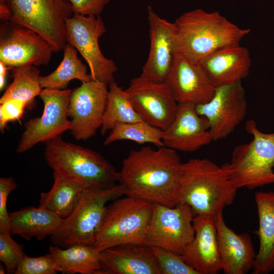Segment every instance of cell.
<instances>
[{"mask_svg": "<svg viewBox=\"0 0 274 274\" xmlns=\"http://www.w3.org/2000/svg\"><path fill=\"white\" fill-rule=\"evenodd\" d=\"M182 163L177 151L165 146L131 150L122 161L119 183L125 195L170 207L177 205V180Z\"/></svg>", "mask_w": 274, "mask_h": 274, "instance_id": "cell-1", "label": "cell"}, {"mask_svg": "<svg viewBox=\"0 0 274 274\" xmlns=\"http://www.w3.org/2000/svg\"><path fill=\"white\" fill-rule=\"evenodd\" d=\"M175 50L190 61L200 64L217 50L239 44L251 31L229 21L219 12L196 9L174 22Z\"/></svg>", "mask_w": 274, "mask_h": 274, "instance_id": "cell-2", "label": "cell"}, {"mask_svg": "<svg viewBox=\"0 0 274 274\" xmlns=\"http://www.w3.org/2000/svg\"><path fill=\"white\" fill-rule=\"evenodd\" d=\"M237 190L221 166L206 158L191 159L180 167L176 202L189 205L195 216H214L233 203Z\"/></svg>", "mask_w": 274, "mask_h": 274, "instance_id": "cell-3", "label": "cell"}, {"mask_svg": "<svg viewBox=\"0 0 274 274\" xmlns=\"http://www.w3.org/2000/svg\"><path fill=\"white\" fill-rule=\"evenodd\" d=\"M45 158L53 172L85 190L112 187L120 180V173L100 153L65 142L61 135L46 142Z\"/></svg>", "mask_w": 274, "mask_h": 274, "instance_id": "cell-4", "label": "cell"}, {"mask_svg": "<svg viewBox=\"0 0 274 274\" xmlns=\"http://www.w3.org/2000/svg\"><path fill=\"white\" fill-rule=\"evenodd\" d=\"M246 129L252 135V141L237 146L230 162L221 166L237 189L251 190L274 183V132H261L252 120L246 123Z\"/></svg>", "mask_w": 274, "mask_h": 274, "instance_id": "cell-5", "label": "cell"}, {"mask_svg": "<svg viewBox=\"0 0 274 274\" xmlns=\"http://www.w3.org/2000/svg\"><path fill=\"white\" fill-rule=\"evenodd\" d=\"M154 203L128 196L107 206L93 247L100 252L129 244L143 245Z\"/></svg>", "mask_w": 274, "mask_h": 274, "instance_id": "cell-6", "label": "cell"}, {"mask_svg": "<svg viewBox=\"0 0 274 274\" xmlns=\"http://www.w3.org/2000/svg\"><path fill=\"white\" fill-rule=\"evenodd\" d=\"M123 195L125 190L119 183L107 188L85 190L75 209L51 236L52 244L62 248L79 243L93 246L106 203Z\"/></svg>", "mask_w": 274, "mask_h": 274, "instance_id": "cell-7", "label": "cell"}, {"mask_svg": "<svg viewBox=\"0 0 274 274\" xmlns=\"http://www.w3.org/2000/svg\"><path fill=\"white\" fill-rule=\"evenodd\" d=\"M10 17L8 21L36 31L52 46L54 52L66 44L65 20L73 12L65 0H5Z\"/></svg>", "mask_w": 274, "mask_h": 274, "instance_id": "cell-8", "label": "cell"}, {"mask_svg": "<svg viewBox=\"0 0 274 274\" xmlns=\"http://www.w3.org/2000/svg\"><path fill=\"white\" fill-rule=\"evenodd\" d=\"M194 216L187 204L170 207L154 203L143 245L160 247L181 256L194 239Z\"/></svg>", "mask_w": 274, "mask_h": 274, "instance_id": "cell-9", "label": "cell"}, {"mask_svg": "<svg viewBox=\"0 0 274 274\" xmlns=\"http://www.w3.org/2000/svg\"><path fill=\"white\" fill-rule=\"evenodd\" d=\"M65 38L78 51L87 63L92 80L109 85L114 81L117 67L113 60L104 56L99 38L107 31L99 15L73 14L65 20Z\"/></svg>", "mask_w": 274, "mask_h": 274, "instance_id": "cell-10", "label": "cell"}, {"mask_svg": "<svg viewBox=\"0 0 274 274\" xmlns=\"http://www.w3.org/2000/svg\"><path fill=\"white\" fill-rule=\"evenodd\" d=\"M72 90L43 88L40 94L44 112L40 117L26 121L17 152H24L40 142H46L69 130L67 109Z\"/></svg>", "mask_w": 274, "mask_h": 274, "instance_id": "cell-11", "label": "cell"}, {"mask_svg": "<svg viewBox=\"0 0 274 274\" xmlns=\"http://www.w3.org/2000/svg\"><path fill=\"white\" fill-rule=\"evenodd\" d=\"M54 50L36 31L10 21L0 27V61L9 68L33 65H46Z\"/></svg>", "mask_w": 274, "mask_h": 274, "instance_id": "cell-12", "label": "cell"}, {"mask_svg": "<svg viewBox=\"0 0 274 274\" xmlns=\"http://www.w3.org/2000/svg\"><path fill=\"white\" fill-rule=\"evenodd\" d=\"M248 103L242 82L216 87L208 102L196 106L197 113L208 120L213 141L225 138L244 119Z\"/></svg>", "mask_w": 274, "mask_h": 274, "instance_id": "cell-13", "label": "cell"}, {"mask_svg": "<svg viewBox=\"0 0 274 274\" xmlns=\"http://www.w3.org/2000/svg\"><path fill=\"white\" fill-rule=\"evenodd\" d=\"M107 85L91 80L72 91L67 109L69 130L77 140L94 136L101 126L108 92Z\"/></svg>", "mask_w": 274, "mask_h": 274, "instance_id": "cell-14", "label": "cell"}, {"mask_svg": "<svg viewBox=\"0 0 274 274\" xmlns=\"http://www.w3.org/2000/svg\"><path fill=\"white\" fill-rule=\"evenodd\" d=\"M142 120L162 130L168 128L176 116L178 104L165 82L139 77L125 90Z\"/></svg>", "mask_w": 274, "mask_h": 274, "instance_id": "cell-15", "label": "cell"}, {"mask_svg": "<svg viewBox=\"0 0 274 274\" xmlns=\"http://www.w3.org/2000/svg\"><path fill=\"white\" fill-rule=\"evenodd\" d=\"M165 83L178 104L195 106L210 101L216 89L200 64L177 53Z\"/></svg>", "mask_w": 274, "mask_h": 274, "instance_id": "cell-16", "label": "cell"}, {"mask_svg": "<svg viewBox=\"0 0 274 274\" xmlns=\"http://www.w3.org/2000/svg\"><path fill=\"white\" fill-rule=\"evenodd\" d=\"M150 48L140 76L156 82H165L175 56L174 23L160 17L151 6L148 7Z\"/></svg>", "mask_w": 274, "mask_h": 274, "instance_id": "cell-17", "label": "cell"}, {"mask_svg": "<svg viewBox=\"0 0 274 274\" xmlns=\"http://www.w3.org/2000/svg\"><path fill=\"white\" fill-rule=\"evenodd\" d=\"M195 107L178 104L173 121L162 130L164 146L176 151L193 152L213 141L208 120L197 113Z\"/></svg>", "mask_w": 274, "mask_h": 274, "instance_id": "cell-18", "label": "cell"}, {"mask_svg": "<svg viewBox=\"0 0 274 274\" xmlns=\"http://www.w3.org/2000/svg\"><path fill=\"white\" fill-rule=\"evenodd\" d=\"M193 240L180 256L199 274H216L222 270L214 216L194 217Z\"/></svg>", "mask_w": 274, "mask_h": 274, "instance_id": "cell-19", "label": "cell"}, {"mask_svg": "<svg viewBox=\"0 0 274 274\" xmlns=\"http://www.w3.org/2000/svg\"><path fill=\"white\" fill-rule=\"evenodd\" d=\"M102 274H161L151 246L129 244L100 252Z\"/></svg>", "mask_w": 274, "mask_h": 274, "instance_id": "cell-20", "label": "cell"}, {"mask_svg": "<svg viewBox=\"0 0 274 274\" xmlns=\"http://www.w3.org/2000/svg\"><path fill=\"white\" fill-rule=\"evenodd\" d=\"M222 270L225 274H245L252 269L256 253L247 233L237 234L226 224L223 210L214 215Z\"/></svg>", "mask_w": 274, "mask_h": 274, "instance_id": "cell-21", "label": "cell"}, {"mask_svg": "<svg viewBox=\"0 0 274 274\" xmlns=\"http://www.w3.org/2000/svg\"><path fill=\"white\" fill-rule=\"evenodd\" d=\"M216 87L241 81L249 73L251 59L248 49L238 44L214 52L200 63Z\"/></svg>", "mask_w": 274, "mask_h": 274, "instance_id": "cell-22", "label": "cell"}, {"mask_svg": "<svg viewBox=\"0 0 274 274\" xmlns=\"http://www.w3.org/2000/svg\"><path fill=\"white\" fill-rule=\"evenodd\" d=\"M259 218L256 231L259 239V250L253 265V274H268L274 270V192L255 194Z\"/></svg>", "mask_w": 274, "mask_h": 274, "instance_id": "cell-23", "label": "cell"}, {"mask_svg": "<svg viewBox=\"0 0 274 274\" xmlns=\"http://www.w3.org/2000/svg\"><path fill=\"white\" fill-rule=\"evenodd\" d=\"M10 233L18 234L29 241H38L53 235L61 225L63 218L57 214L38 207H28L9 213Z\"/></svg>", "mask_w": 274, "mask_h": 274, "instance_id": "cell-24", "label": "cell"}, {"mask_svg": "<svg viewBox=\"0 0 274 274\" xmlns=\"http://www.w3.org/2000/svg\"><path fill=\"white\" fill-rule=\"evenodd\" d=\"M49 250L63 273H98L101 269L100 252L92 246L79 243L62 248L51 245Z\"/></svg>", "mask_w": 274, "mask_h": 274, "instance_id": "cell-25", "label": "cell"}, {"mask_svg": "<svg viewBox=\"0 0 274 274\" xmlns=\"http://www.w3.org/2000/svg\"><path fill=\"white\" fill-rule=\"evenodd\" d=\"M54 183L47 192L40 195L39 207L65 218L73 211L85 190L79 183L53 172Z\"/></svg>", "mask_w": 274, "mask_h": 274, "instance_id": "cell-26", "label": "cell"}, {"mask_svg": "<svg viewBox=\"0 0 274 274\" xmlns=\"http://www.w3.org/2000/svg\"><path fill=\"white\" fill-rule=\"evenodd\" d=\"M63 58L56 69L46 76H40V84L43 88L59 90L67 89L69 82L77 79L83 82L92 80L87 74V67L77 56V50L66 43L63 50Z\"/></svg>", "mask_w": 274, "mask_h": 274, "instance_id": "cell-27", "label": "cell"}, {"mask_svg": "<svg viewBox=\"0 0 274 274\" xmlns=\"http://www.w3.org/2000/svg\"><path fill=\"white\" fill-rule=\"evenodd\" d=\"M143 121L134 109L125 91L114 81L109 85L106 105L101 126L104 135L116 125Z\"/></svg>", "mask_w": 274, "mask_h": 274, "instance_id": "cell-28", "label": "cell"}, {"mask_svg": "<svg viewBox=\"0 0 274 274\" xmlns=\"http://www.w3.org/2000/svg\"><path fill=\"white\" fill-rule=\"evenodd\" d=\"M39 70L33 65L12 68L13 81L1 97L0 104L8 99H18L30 105L43 89L39 82Z\"/></svg>", "mask_w": 274, "mask_h": 274, "instance_id": "cell-29", "label": "cell"}, {"mask_svg": "<svg viewBox=\"0 0 274 274\" xmlns=\"http://www.w3.org/2000/svg\"><path fill=\"white\" fill-rule=\"evenodd\" d=\"M162 130L144 121L119 124L114 126L104 141L105 145L121 140H129L140 144L151 143L164 146Z\"/></svg>", "mask_w": 274, "mask_h": 274, "instance_id": "cell-30", "label": "cell"}, {"mask_svg": "<svg viewBox=\"0 0 274 274\" xmlns=\"http://www.w3.org/2000/svg\"><path fill=\"white\" fill-rule=\"evenodd\" d=\"M11 235L8 231H0V260L9 274L15 273L25 254L23 246L16 242Z\"/></svg>", "mask_w": 274, "mask_h": 274, "instance_id": "cell-31", "label": "cell"}, {"mask_svg": "<svg viewBox=\"0 0 274 274\" xmlns=\"http://www.w3.org/2000/svg\"><path fill=\"white\" fill-rule=\"evenodd\" d=\"M151 247L156 257L161 274H199L180 255L160 247Z\"/></svg>", "mask_w": 274, "mask_h": 274, "instance_id": "cell-32", "label": "cell"}, {"mask_svg": "<svg viewBox=\"0 0 274 274\" xmlns=\"http://www.w3.org/2000/svg\"><path fill=\"white\" fill-rule=\"evenodd\" d=\"M59 272L50 253L38 257L24 254L15 274H55Z\"/></svg>", "mask_w": 274, "mask_h": 274, "instance_id": "cell-33", "label": "cell"}, {"mask_svg": "<svg viewBox=\"0 0 274 274\" xmlns=\"http://www.w3.org/2000/svg\"><path fill=\"white\" fill-rule=\"evenodd\" d=\"M17 184L12 178H0V231L10 230L9 213L7 211V200L10 193Z\"/></svg>", "mask_w": 274, "mask_h": 274, "instance_id": "cell-34", "label": "cell"}, {"mask_svg": "<svg viewBox=\"0 0 274 274\" xmlns=\"http://www.w3.org/2000/svg\"><path fill=\"white\" fill-rule=\"evenodd\" d=\"M0 104V129L2 132L8 122L19 120L27 103L18 99H10Z\"/></svg>", "mask_w": 274, "mask_h": 274, "instance_id": "cell-35", "label": "cell"}, {"mask_svg": "<svg viewBox=\"0 0 274 274\" xmlns=\"http://www.w3.org/2000/svg\"><path fill=\"white\" fill-rule=\"evenodd\" d=\"M72 6L74 14L99 15L111 0H65Z\"/></svg>", "mask_w": 274, "mask_h": 274, "instance_id": "cell-36", "label": "cell"}, {"mask_svg": "<svg viewBox=\"0 0 274 274\" xmlns=\"http://www.w3.org/2000/svg\"><path fill=\"white\" fill-rule=\"evenodd\" d=\"M9 67L3 62L0 61V89L2 90L5 85L7 70Z\"/></svg>", "mask_w": 274, "mask_h": 274, "instance_id": "cell-37", "label": "cell"}, {"mask_svg": "<svg viewBox=\"0 0 274 274\" xmlns=\"http://www.w3.org/2000/svg\"><path fill=\"white\" fill-rule=\"evenodd\" d=\"M6 272L7 273V270L6 266L3 263L2 264H1L0 265V273L1 274H4Z\"/></svg>", "mask_w": 274, "mask_h": 274, "instance_id": "cell-38", "label": "cell"}]
</instances>
